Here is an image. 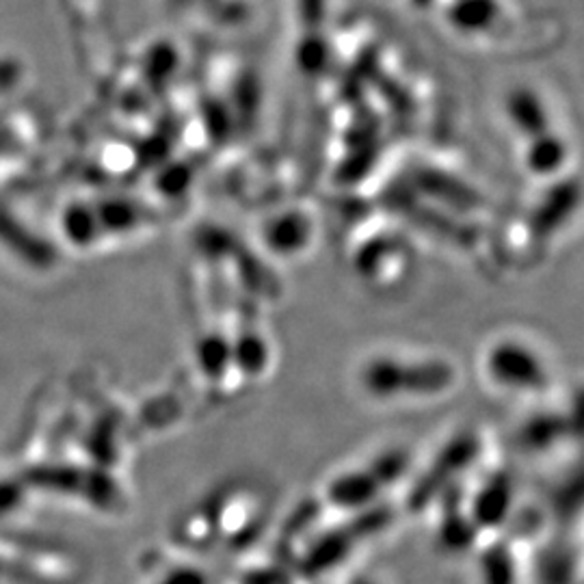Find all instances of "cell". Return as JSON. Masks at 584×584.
Listing matches in <instances>:
<instances>
[{
  "label": "cell",
  "instance_id": "3",
  "mask_svg": "<svg viewBox=\"0 0 584 584\" xmlns=\"http://www.w3.org/2000/svg\"><path fill=\"white\" fill-rule=\"evenodd\" d=\"M478 440L472 433L457 435L453 442H448L444 451H440V455L435 457L422 483L411 491V507L420 509L429 505L451 483V476L462 474L478 457Z\"/></svg>",
  "mask_w": 584,
  "mask_h": 584
},
{
  "label": "cell",
  "instance_id": "4",
  "mask_svg": "<svg viewBox=\"0 0 584 584\" xmlns=\"http://www.w3.org/2000/svg\"><path fill=\"white\" fill-rule=\"evenodd\" d=\"M487 368L491 379L516 390H537L548 379L539 357L520 345H502L491 350Z\"/></svg>",
  "mask_w": 584,
  "mask_h": 584
},
{
  "label": "cell",
  "instance_id": "6",
  "mask_svg": "<svg viewBox=\"0 0 584 584\" xmlns=\"http://www.w3.org/2000/svg\"><path fill=\"white\" fill-rule=\"evenodd\" d=\"M480 578L483 584H516V563L507 545L496 543L483 554Z\"/></svg>",
  "mask_w": 584,
  "mask_h": 584
},
{
  "label": "cell",
  "instance_id": "5",
  "mask_svg": "<svg viewBox=\"0 0 584 584\" xmlns=\"http://www.w3.org/2000/svg\"><path fill=\"white\" fill-rule=\"evenodd\" d=\"M511 505H513L511 478L505 474H496L474 496L469 520L476 528H496L509 518Z\"/></svg>",
  "mask_w": 584,
  "mask_h": 584
},
{
  "label": "cell",
  "instance_id": "8",
  "mask_svg": "<svg viewBox=\"0 0 584 584\" xmlns=\"http://www.w3.org/2000/svg\"><path fill=\"white\" fill-rule=\"evenodd\" d=\"M474 530H478L472 520L462 518V513H448L444 524L440 526V545L446 552H464L474 541Z\"/></svg>",
  "mask_w": 584,
  "mask_h": 584
},
{
  "label": "cell",
  "instance_id": "2",
  "mask_svg": "<svg viewBox=\"0 0 584 584\" xmlns=\"http://www.w3.org/2000/svg\"><path fill=\"white\" fill-rule=\"evenodd\" d=\"M408 457L403 451H388L361 469H350L338 476L329 487V500L340 509H366L379 494L401 478Z\"/></svg>",
  "mask_w": 584,
  "mask_h": 584
},
{
  "label": "cell",
  "instance_id": "1",
  "mask_svg": "<svg viewBox=\"0 0 584 584\" xmlns=\"http://www.w3.org/2000/svg\"><path fill=\"white\" fill-rule=\"evenodd\" d=\"M364 388L370 397L394 399L403 394H435L453 383V370L440 361L401 364L394 359L372 361L361 375Z\"/></svg>",
  "mask_w": 584,
  "mask_h": 584
},
{
  "label": "cell",
  "instance_id": "9",
  "mask_svg": "<svg viewBox=\"0 0 584 584\" xmlns=\"http://www.w3.org/2000/svg\"><path fill=\"white\" fill-rule=\"evenodd\" d=\"M353 584H370V583H366V581H355V583Z\"/></svg>",
  "mask_w": 584,
  "mask_h": 584
},
{
  "label": "cell",
  "instance_id": "7",
  "mask_svg": "<svg viewBox=\"0 0 584 584\" xmlns=\"http://www.w3.org/2000/svg\"><path fill=\"white\" fill-rule=\"evenodd\" d=\"M565 433V422L552 415H541L528 422L522 429V444L526 451H545Z\"/></svg>",
  "mask_w": 584,
  "mask_h": 584
}]
</instances>
